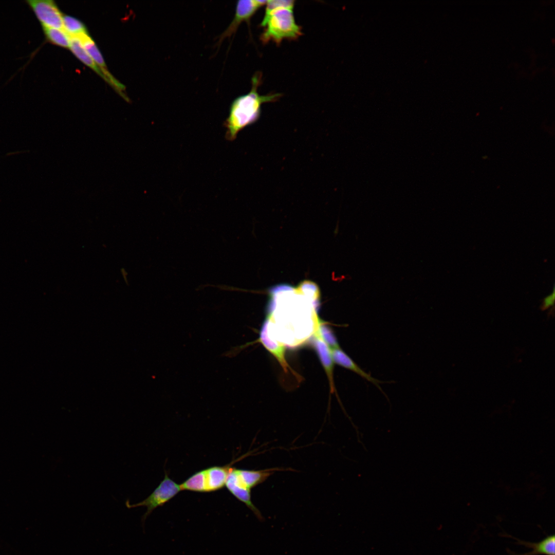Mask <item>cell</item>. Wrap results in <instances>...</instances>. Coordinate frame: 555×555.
Returning <instances> with one entry per match:
<instances>
[{"label": "cell", "instance_id": "6da1fadb", "mask_svg": "<svg viewBox=\"0 0 555 555\" xmlns=\"http://www.w3.org/2000/svg\"><path fill=\"white\" fill-rule=\"evenodd\" d=\"M262 74L255 73L251 79V88L247 94L238 97L232 102L228 117L225 123L227 139H235L244 128L253 124L260 118L262 104L278 100L280 93L261 95L257 89L262 82Z\"/></svg>", "mask_w": 555, "mask_h": 555}, {"label": "cell", "instance_id": "7a4b0ae2", "mask_svg": "<svg viewBox=\"0 0 555 555\" xmlns=\"http://www.w3.org/2000/svg\"><path fill=\"white\" fill-rule=\"evenodd\" d=\"M276 469L254 470L232 468L225 486L238 500L244 503L261 521L264 520L260 511L251 501V489L266 480Z\"/></svg>", "mask_w": 555, "mask_h": 555}, {"label": "cell", "instance_id": "3957f363", "mask_svg": "<svg viewBox=\"0 0 555 555\" xmlns=\"http://www.w3.org/2000/svg\"><path fill=\"white\" fill-rule=\"evenodd\" d=\"M293 10L283 8L264 17L260 24L264 28L260 36L263 43L272 41L279 45L283 40H294L302 35V28L295 22Z\"/></svg>", "mask_w": 555, "mask_h": 555}, {"label": "cell", "instance_id": "277c9868", "mask_svg": "<svg viewBox=\"0 0 555 555\" xmlns=\"http://www.w3.org/2000/svg\"><path fill=\"white\" fill-rule=\"evenodd\" d=\"M234 462L210 467L195 472L180 485L181 490L209 492L222 489L225 486Z\"/></svg>", "mask_w": 555, "mask_h": 555}, {"label": "cell", "instance_id": "5b68a950", "mask_svg": "<svg viewBox=\"0 0 555 555\" xmlns=\"http://www.w3.org/2000/svg\"><path fill=\"white\" fill-rule=\"evenodd\" d=\"M180 491H181L180 485L171 479L165 473L163 479L149 496L142 501L136 504H132L127 500L125 502V505L128 508L145 507L146 512L142 517V521L144 522L154 510L158 507L163 506Z\"/></svg>", "mask_w": 555, "mask_h": 555}, {"label": "cell", "instance_id": "8992f818", "mask_svg": "<svg viewBox=\"0 0 555 555\" xmlns=\"http://www.w3.org/2000/svg\"><path fill=\"white\" fill-rule=\"evenodd\" d=\"M26 3L34 13L42 27L64 29L63 15L52 0H27Z\"/></svg>", "mask_w": 555, "mask_h": 555}, {"label": "cell", "instance_id": "52a82bcc", "mask_svg": "<svg viewBox=\"0 0 555 555\" xmlns=\"http://www.w3.org/2000/svg\"><path fill=\"white\" fill-rule=\"evenodd\" d=\"M267 1L240 0L237 2L234 16L226 29L219 36L217 46H220L225 39L234 35L239 25L245 21L249 24L250 20L262 7L266 5Z\"/></svg>", "mask_w": 555, "mask_h": 555}, {"label": "cell", "instance_id": "ba28073f", "mask_svg": "<svg viewBox=\"0 0 555 555\" xmlns=\"http://www.w3.org/2000/svg\"><path fill=\"white\" fill-rule=\"evenodd\" d=\"M78 38L81 40L82 45L86 52L104 75L106 82L110 85L125 100L128 101V99L123 93L125 90L124 86L116 80L109 72L99 49L89 34H84Z\"/></svg>", "mask_w": 555, "mask_h": 555}, {"label": "cell", "instance_id": "9c48e42d", "mask_svg": "<svg viewBox=\"0 0 555 555\" xmlns=\"http://www.w3.org/2000/svg\"><path fill=\"white\" fill-rule=\"evenodd\" d=\"M313 345L328 378L330 392L334 393L336 391L333 376L334 361L330 349L321 337L318 327L313 332Z\"/></svg>", "mask_w": 555, "mask_h": 555}, {"label": "cell", "instance_id": "30bf717a", "mask_svg": "<svg viewBox=\"0 0 555 555\" xmlns=\"http://www.w3.org/2000/svg\"><path fill=\"white\" fill-rule=\"evenodd\" d=\"M330 353L334 362L354 372L381 390L379 384L381 383L382 381L374 378L370 374L364 372L341 348L330 349Z\"/></svg>", "mask_w": 555, "mask_h": 555}, {"label": "cell", "instance_id": "8fae6325", "mask_svg": "<svg viewBox=\"0 0 555 555\" xmlns=\"http://www.w3.org/2000/svg\"><path fill=\"white\" fill-rule=\"evenodd\" d=\"M268 321L266 319L264 322L260 332V342L279 361L285 372L290 368L285 357V348L284 345L276 341L272 340L268 335Z\"/></svg>", "mask_w": 555, "mask_h": 555}, {"label": "cell", "instance_id": "7c38bea8", "mask_svg": "<svg viewBox=\"0 0 555 555\" xmlns=\"http://www.w3.org/2000/svg\"><path fill=\"white\" fill-rule=\"evenodd\" d=\"M515 539L517 540V544L532 549V550L530 552L519 555L555 554V537L554 534L548 535L537 543L525 542L517 539Z\"/></svg>", "mask_w": 555, "mask_h": 555}, {"label": "cell", "instance_id": "4fadbf2b", "mask_svg": "<svg viewBox=\"0 0 555 555\" xmlns=\"http://www.w3.org/2000/svg\"><path fill=\"white\" fill-rule=\"evenodd\" d=\"M73 54L82 63L95 71L103 80H106L92 58L83 47L80 39L77 36H70L69 48Z\"/></svg>", "mask_w": 555, "mask_h": 555}, {"label": "cell", "instance_id": "5bb4252c", "mask_svg": "<svg viewBox=\"0 0 555 555\" xmlns=\"http://www.w3.org/2000/svg\"><path fill=\"white\" fill-rule=\"evenodd\" d=\"M47 41L61 47L69 48L70 36L64 29L50 27H42Z\"/></svg>", "mask_w": 555, "mask_h": 555}, {"label": "cell", "instance_id": "9a60e30c", "mask_svg": "<svg viewBox=\"0 0 555 555\" xmlns=\"http://www.w3.org/2000/svg\"><path fill=\"white\" fill-rule=\"evenodd\" d=\"M63 28L70 36L79 37L88 33L85 25L79 20L69 15H63Z\"/></svg>", "mask_w": 555, "mask_h": 555}, {"label": "cell", "instance_id": "2e32d148", "mask_svg": "<svg viewBox=\"0 0 555 555\" xmlns=\"http://www.w3.org/2000/svg\"><path fill=\"white\" fill-rule=\"evenodd\" d=\"M320 335L330 349L340 348L337 338L332 331L321 321L318 326Z\"/></svg>", "mask_w": 555, "mask_h": 555}, {"label": "cell", "instance_id": "e0dca14e", "mask_svg": "<svg viewBox=\"0 0 555 555\" xmlns=\"http://www.w3.org/2000/svg\"><path fill=\"white\" fill-rule=\"evenodd\" d=\"M294 1L271 0L267 1L264 17H266L272 12L283 8L293 9Z\"/></svg>", "mask_w": 555, "mask_h": 555}, {"label": "cell", "instance_id": "ac0fdd59", "mask_svg": "<svg viewBox=\"0 0 555 555\" xmlns=\"http://www.w3.org/2000/svg\"><path fill=\"white\" fill-rule=\"evenodd\" d=\"M554 288H553L552 293L544 299L541 306L542 310L547 309L553 305L554 303Z\"/></svg>", "mask_w": 555, "mask_h": 555}]
</instances>
